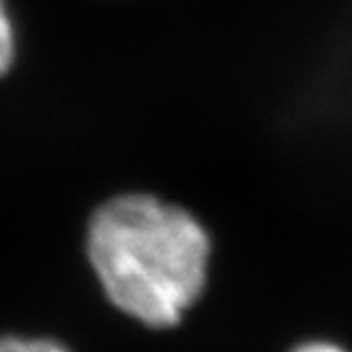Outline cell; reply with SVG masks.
Wrapping results in <instances>:
<instances>
[{
	"instance_id": "2",
	"label": "cell",
	"mask_w": 352,
	"mask_h": 352,
	"mask_svg": "<svg viewBox=\"0 0 352 352\" xmlns=\"http://www.w3.org/2000/svg\"><path fill=\"white\" fill-rule=\"evenodd\" d=\"M0 352H72L54 338L0 336Z\"/></svg>"
},
{
	"instance_id": "3",
	"label": "cell",
	"mask_w": 352,
	"mask_h": 352,
	"mask_svg": "<svg viewBox=\"0 0 352 352\" xmlns=\"http://www.w3.org/2000/svg\"><path fill=\"white\" fill-rule=\"evenodd\" d=\"M12 61H15V28L6 0H0V76L10 72Z\"/></svg>"
},
{
	"instance_id": "4",
	"label": "cell",
	"mask_w": 352,
	"mask_h": 352,
	"mask_svg": "<svg viewBox=\"0 0 352 352\" xmlns=\"http://www.w3.org/2000/svg\"><path fill=\"white\" fill-rule=\"evenodd\" d=\"M296 352H342V350L336 345H328V342H308V345L298 347Z\"/></svg>"
},
{
	"instance_id": "1",
	"label": "cell",
	"mask_w": 352,
	"mask_h": 352,
	"mask_svg": "<svg viewBox=\"0 0 352 352\" xmlns=\"http://www.w3.org/2000/svg\"><path fill=\"white\" fill-rule=\"evenodd\" d=\"M86 257L120 314L160 330L179 323L204 292L210 240L188 210L122 193L88 220Z\"/></svg>"
}]
</instances>
